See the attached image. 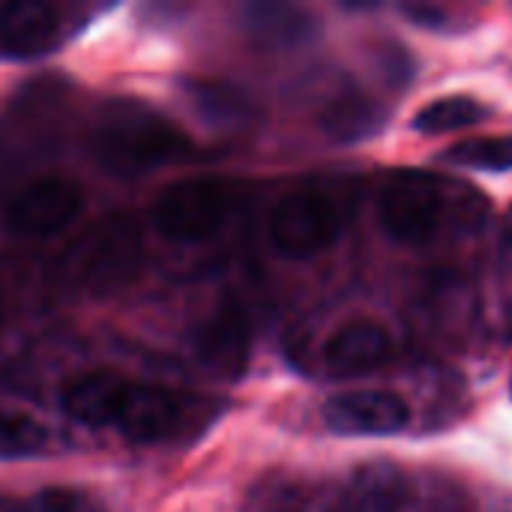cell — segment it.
Returning a JSON list of instances; mask_svg holds the SVG:
<instances>
[{
    "mask_svg": "<svg viewBox=\"0 0 512 512\" xmlns=\"http://www.w3.org/2000/svg\"><path fill=\"white\" fill-rule=\"evenodd\" d=\"M144 240L129 216H105L81 231L57 261V279L72 294L102 297L123 288L141 267Z\"/></svg>",
    "mask_w": 512,
    "mask_h": 512,
    "instance_id": "2",
    "label": "cell"
},
{
    "mask_svg": "<svg viewBox=\"0 0 512 512\" xmlns=\"http://www.w3.org/2000/svg\"><path fill=\"white\" fill-rule=\"evenodd\" d=\"M60 33V12L48 3H0V48L18 57L48 51Z\"/></svg>",
    "mask_w": 512,
    "mask_h": 512,
    "instance_id": "11",
    "label": "cell"
},
{
    "mask_svg": "<svg viewBox=\"0 0 512 512\" xmlns=\"http://www.w3.org/2000/svg\"><path fill=\"white\" fill-rule=\"evenodd\" d=\"M249 324L243 309L237 306H222L216 309L195 333V354L198 360L213 369L216 375L237 378L246 369L249 360Z\"/></svg>",
    "mask_w": 512,
    "mask_h": 512,
    "instance_id": "9",
    "label": "cell"
},
{
    "mask_svg": "<svg viewBox=\"0 0 512 512\" xmlns=\"http://www.w3.org/2000/svg\"><path fill=\"white\" fill-rule=\"evenodd\" d=\"M504 249L512 255V207L510 213H507V219H504Z\"/></svg>",
    "mask_w": 512,
    "mask_h": 512,
    "instance_id": "18",
    "label": "cell"
},
{
    "mask_svg": "<svg viewBox=\"0 0 512 512\" xmlns=\"http://www.w3.org/2000/svg\"><path fill=\"white\" fill-rule=\"evenodd\" d=\"M192 150L183 129L147 111H117L93 135L96 162L117 177H141L159 165L186 159Z\"/></svg>",
    "mask_w": 512,
    "mask_h": 512,
    "instance_id": "3",
    "label": "cell"
},
{
    "mask_svg": "<svg viewBox=\"0 0 512 512\" xmlns=\"http://www.w3.org/2000/svg\"><path fill=\"white\" fill-rule=\"evenodd\" d=\"M444 222V198L423 177H399L381 195V225L405 246L429 243Z\"/></svg>",
    "mask_w": 512,
    "mask_h": 512,
    "instance_id": "7",
    "label": "cell"
},
{
    "mask_svg": "<svg viewBox=\"0 0 512 512\" xmlns=\"http://www.w3.org/2000/svg\"><path fill=\"white\" fill-rule=\"evenodd\" d=\"M60 408L81 426L114 429L141 444L171 438L189 411L183 396L117 372H87L69 381L60 393Z\"/></svg>",
    "mask_w": 512,
    "mask_h": 512,
    "instance_id": "1",
    "label": "cell"
},
{
    "mask_svg": "<svg viewBox=\"0 0 512 512\" xmlns=\"http://www.w3.org/2000/svg\"><path fill=\"white\" fill-rule=\"evenodd\" d=\"M84 210V192L66 177H36L12 189L0 207V222L18 237H51L69 228Z\"/></svg>",
    "mask_w": 512,
    "mask_h": 512,
    "instance_id": "5",
    "label": "cell"
},
{
    "mask_svg": "<svg viewBox=\"0 0 512 512\" xmlns=\"http://www.w3.org/2000/svg\"><path fill=\"white\" fill-rule=\"evenodd\" d=\"M447 165L456 168H477V171H510L512 168V135H495V138H474L459 141L450 150L438 156Z\"/></svg>",
    "mask_w": 512,
    "mask_h": 512,
    "instance_id": "14",
    "label": "cell"
},
{
    "mask_svg": "<svg viewBox=\"0 0 512 512\" xmlns=\"http://www.w3.org/2000/svg\"><path fill=\"white\" fill-rule=\"evenodd\" d=\"M342 231L339 210L318 192L285 195L270 213V240L288 258H312L336 243Z\"/></svg>",
    "mask_w": 512,
    "mask_h": 512,
    "instance_id": "6",
    "label": "cell"
},
{
    "mask_svg": "<svg viewBox=\"0 0 512 512\" xmlns=\"http://www.w3.org/2000/svg\"><path fill=\"white\" fill-rule=\"evenodd\" d=\"M486 114H489V108L483 102H477L474 96H444V99L429 102L414 117V129H420L426 135H444V132L474 126V123L486 120Z\"/></svg>",
    "mask_w": 512,
    "mask_h": 512,
    "instance_id": "13",
    "label": "cell"
},
{
    "mask_svg": "<svg viewBox=\"0 0 512 512\" xmlns=\"http://www.w3.org/2000/svg\"><path fill=\"white\" fill-rule=\"evenodd\" d=\"M246 27L261 45H294L309 36L312 18L297 6H252Z\"/></svg>",
    "mask_w": 512,
    "mask_h": 512,
    "instance_id": "12",
    "label": "cell"
},
{
    "mask_svg": "<svg viewBox=\"0 0 512 512\" xmlns=\"http://www.w3.org/2000/svg\"><path fill=\"white\" fill-rule=\"evenodd\" d=\"M324 420L339 435H399L411 423V408L402 396L387 390L339 393L324 405Z\"/></svg>",
    "mask_w": 512,
    "mask_h": 512,
    "instance_id": "8",
    "label": "cell"
},
{
    "mask_svg": "<svg viewBox=\"0 0 512 512\" xmlns=\"http://www.w3.org/2000/svg\"><path fill=\"white\" fill-rule=\"evenodd\" d=\"M48 444L45 429L15 411H0V459H27Z\"/></svg>",
    "mask_w": 512,
    "mask_h": 512,
    "instance_id": "15",
    "label": "cell"
},
{
    "mask_svg": "<svg viewBox=\"0 0 512 512\" xmlns=\"http://www.w3.org/2000/svg\"><path fill=\"white\" fill-rule=\"evenodd\" d=\"M237 210V186L222 177H189L171 183L153 204V225L165 240L204 243L216 237Z\"/></svg>",
    "mask_w": 512,
    "mask_h": 512,
    "instance_id": "4",
    "label": "cell"
},
{
    "mask_svg": "<svg viewBox=\"0 0 512 512\" xmlns=\"http://www.w3.org/2000/svg\"><path fill=\"white\" fill-rule=\"evenodd\" d=\"M12 512H78V504L69 492H42Z\"/></svg>",
    "mask_w": 512,
    "mask_h": 512,
    "instance_id": "17",
    "label": "cell"
},
{
    "mask_svg": "<svg viewBox=\"0 0 512 512\" xmlns=\"http://www.w3.org/2000/svg\"><path fill=\"white\" fill-rule=\"evenodd\" d=\"M330 123H333L336 135H342V138H357V135H369V132L375 129L378 114H375V108L366 105V102H348V105H342V108L333 114Z\"/></svg>",
    "mask_w": 512,
    "mask_h": 512,
    "instance_id": "16",
    "label": "cell"
},
{
    "mask_svg": "<svg viewBox=\"0 0 512 512\" xmlns=\"http://www.w3.org/2000/svg\"><path fill=\"white\" fill-rule=\"evenodd\" d=\"M390 333L375 321H351L324 345V366L339 378H354L378 369L390 357Z\"/></svg>",
    "mask_w": 512,
    "mask_h": 512,
    "instance_id": "10",
    "label": "cell"
}]
</instances>
